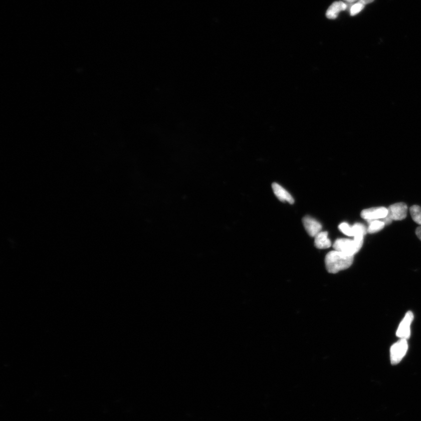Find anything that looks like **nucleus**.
<instances>
[{"instance_id":"obj_8","label":"nucleus","mask_w":421,"mask_h":421,"mask_svg":"<svg viewBox=\"0 0 421 421\" xmlns=\"http://www.w3.org/2000/svg\"><path fill=\"white\" fill-rule=\"evenodd\" d=\"M272 188L277 196L280 201L285 202L287 201L291 204H293L294 202V199L293 196L288 192L286 189H284L282 186L276 182H274L272 184Z\"/></svg>"},{"instance_id":"obj_14","label":"nucleus","mask_w":421,"mask_h":421,"mask_svg":"<svg viewBox=\"0 0 421 421\" xmlns=\"http://www.w3.org/2000/svg\"><path fill=\"white\" fill-rule=\"evenodd\" d=\"M339 229L347 236L351 237V226L347 223H342L339 226Z\"/></svg>"},{"instance_id":"obj_12","label":"nucleus","mask_w":421,"mask_h":421,"mask_svg":"<svg viewBox=\"0 0 421 421\" xmlns=\"http://www.w3.org/2000/svg\"><path fill=\"white\" fill-rule=\"evenodd\" d=\"M409 212L414 222L421 226V207L414 205L410 207Z\"/></svg>"},{"instance_id":"obj_16","label":"nucleus","mask_w":421,"mask_h":421,"mask_svg":"<svg viewBox=\"0 0 421 421\" xmlns=\"http://www.w3.org/2000/svg\"><path fill=\"white\" fill-rule=\"evenodd\" d=\"M416 235L417 238L421 241V226L416 228Z\"/></svg>"},{"instance_id":"obj_1","label":"nucleus","mask_w":421,"mask_h":421,"mask_svg":"<svg viewBox=\"0 0 421 421\" xmlns=\"http://www.w3.org/2000/svg\"><path fill=\"white\" fill-rule=\"evenodd\" d=\"M353 261L354 256H346L336 250L329 252L325 260L326 270L332 274L348 269Z\"/></svg>"},{"instance_id":"obj_6","label":"nucleus","mask_w":421,"mask_h":421,"mask_svg":"<svg viewBox=\"0 0 421 421\" xmlns=\"http://www.w3.org/2000/svg\"><path fill=\"white\" fill-rule=\"evenodd\" d=\"M413 319V315L412 312H407L404 318L398 326L396 336L399 338L408 339L410 335V325H411Z\"/></svg>"},{"instance_id":"obj_11","label":"nucleus","mask_w":421,"mask_h":421,"mask_svg":"<svg viewBox=\"0 0 421 421\" xmlns=\"http://www.w3.org/2000/svg\"><path fill=\"white\" fill-rule=\"evenodd\" d=\"M368 227L367 228V233L374 234L380 231L384 228L385 224L381 220L367 221Z\"/></svg>"},{"instance_id":"obj_7","label":"nucleus","mask_w":421,"mask_h":421,"mask_svg":"<svg viewBox=\"0 0 421 421\" xmlns=\"http://www.w3.org/2000/svg\"><path fill=\"white\" fill-rule=\"evenodd\" d=\"M303 223L305 230L311 237H315L322 231V225L313 218L305 217L303 219Z\"/></svg>"},{"instance_id":"obj_10","label":"nucleus","mask_w":421,"mask_h":421,"mask_svg":"<svg viewBox=\"0 0 421 421\" xmlns=\"http://www.w3.org/2000/svg\"><path fill=\"white\" fill-rule=\"evenodd\" d=\"M315 246L318 249H327L331 247V241L328 238V233L326 231H321L316 235Z\"/></svg>"},{"instance_id":"obj_9","label":"nucleus","mask_w":421,"mask_h":421,"mask_svg":"<svg viewBox=\"0 0 421 421\" xmlns=\"http://www.w3.org/2000/svg\"><path fill=\"white\" fill-rule=\"evenodd\" d=\"M347 8L346 3L342 2H336L329 7L326 12V17L329 19L333 20L336 19L338 14L342 11H345Z\"/></svg>"},{"instance_id":"obj_15","label":"nucleus","mask_w":421,"mask_h":421,"mask_svg":"<svg viewBox=\"0 0 421 421\" xmlns=\"http://www.w3.org/2000/svg\"><path fill=\"white\" fill-rule=\"evenodd\" d=\"M344 1L349 4L358 2L363 4L364 5H366L367 4H369L374 2V0H344Z\"/></svg>"},{"instance_id":"obj_13","label":"nucleus","mask_w":421,"mask_h":421,"mask_svg":"<svg viewBox=\"0 0 421 421\" xmlns=\"http://www.w3.org/2000/svg\"><path fill=\"white\" fill-rule=\"evenodd\" d=\"M364 5L363 4L360 2L354 4L350 9V15L352 16L356 15V14L359 13L364 9Z\"/></svg>"},{"instance_id":"obj_2","label":"nucleus","mask_w":421,"mask_h":421,"mask_svg":"<svg viewBox=\"0 0 421 421\" xmlns=\"http://www.w3.org/2000/svg\"><path fill=\"white\" fill-rule=\"evenodd\" d=\"M363 238L350 239H338L333 245L335 250L342 253L344 255L354 256L360 250L363 244Z\"/></svg>"},{"instance_id":"obj_4","label":"nucleus","mask_w":421,"mask_h":421,"mask_svg":"<svg viewBox=\"0 0 421 421\" xmlns=\"http://www.w3.org/2000/svg\"><path fill=\"white\" fill-rule=\"evenodd\" d=\"M408 346L406 339H401L391 347L390 350V360L392 364H396L400 362L405 356Z\"/></svg>"},{"instance_id":"obj_3","label":"nucleus","mask_w":421,"mask_h":421,"mask_svg":"<svg viewBox=\"0 0 421 421\" xmlns=\"http://www.w3.org/2000/svg\"><path fill=\"white\" fill-rule=\"evenodd\" d=\"M387 217L381 220L385 226L389 225L392 221H401L404 220L407 216L408 206L403 202L395 203L388 207Z\"/></svg>"},{"instance_id":"obj_5","label":"nucleus","mask_w":421,"mask_h":421,"mask_svg":"<svg viewBox=\"0 0 421 421\" xmlns=\"http://www.w3.org/2000/svg\"><path fill=\"white\" fill-rule=\"evenodd\" d=\"M387 214L388 209L385 207H374L363 209L361 213V217L366 221L382 220L387 217Z\"/></svg>"}]
</instances>
